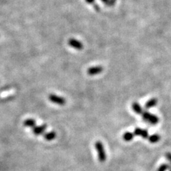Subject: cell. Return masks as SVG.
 I'll use <instances>...</instances> for the list:
<instances>
[{
    "label": "cell",
    "mask_w": 171,
    "mask_h": 171,
    "mask_svg": "<svg viewBox=\"0 0 171 171\" xmlns=\"http://www.w3.org/2000/svg\"><path fill=\"white\" fill-rule=\"evenodd\" d=\"M68 44H69V46L71 47H72L73 48H76L77 50H81L84 48L83 44L81 43V41H78V40L75 39H70L69 40Z\"/></svg>",
    "instance_id": "277c9868"
},
{
    "label": "cell",
    "mask_w": 171,
    "mask_h": 171,
    "mask_svg": "<svg viewBox=\"0 0 171 171\" xmlns=\"http://www.w3.org/2000/svg\"><path fill=\"white\" fill-rule=\"evenodd\" d=\"M103 70V67L101 66H92V67H90V68L88 69L87 73L90 76H95L102 72Z\"/></svg>",
    "instance_id": "5b68a950"
},
{
    "label": "cell",
    "mask_w": 171,
    "mask_h": 171,
    "mask_svg": "<svg viewBox=\"0 0 171 171\" xmlns=\"http://www.w3.org/2000/svg\"><path fill=\"white\" fill-rule=\"evenodd\" d=\"M24 126L25 127L29 128H34L36 126V121L33 119H26L24 121Z\"/></svg>",
    "instance_id": "30bf717a"
},
{
    "label": "cell",
    "mask_w": 171,
    "mask_h": 171,
    "mask_svg": "<svg viewBox=\"0 0 171 171\" xmlns=\"http://www.w3.org/2000/svg\"><path fill=\"white\" fill-rule=\"evenodd\" d=\"M169 170H170V171H171V167H170V168H169Z\"/></svg>",
    "instance_id": "ffe728a7"
},
{
    "label": "cell",
    "mask_w": 171,
    "mask_h": 171,
    "mask_svg": "<svg viewBox=\"0 0 171 171\" xmlns=\"http://www.w3.org/2000/svg\"><path fill=\"white\" fill-rule=\"evenodd\" d=\"M134 135L136 136H140L143 138H148V132L147 130L142 129V128H137L134 130Z\"/></svg>",
    "instance_id": "52a82bcc"
},
{
    "label": "cell",
    "mask_w": 171,
    "mask_h": 171,
    "mask_svg": "<svg viewBox=\"0 0 171 171\" xmlns=\"http://www.w3.org/2000/svg\"><path fill=\"white\" fill-rule=\"evenodd\" d=\"M157 103H158L157 99L155 98H151V99H150L149 101H148L146 103H145V108L147 109H151V108H152V107L155 106V105H157Z\"/></svg>",
    "instance_id": "9c48e42d"
},
{
    "label": "cell",
    "mask_w": 171,
    "mask_h": 171,
    "mask_svg": "<svg viewBox=\"0 0 171 171\" xmlns=\"http://www.w3.org/2000/svg\"><path fill=\"white\" fill-rule=\"evenodd\" d=\"M166 157L167 159L168 160V161L171 163V153H167L166 154Z\"/></svg>",
    "instance_id": "9a60e30c"
},
{
    "label": "cell",
    "mask_w": 171,
    "mask_h": 171,
    "mask_svg": "<svg viewBox=\"0 0 171 171\" xmlns=\"http://www.w3.org/2000/svg\"><path fill=\"white\" fill-rule=\"evenodd\" d=\"M141 115H142V118L144 121L148 122V123L151 124H153V125L157 124L158 121H159V119H158V116H156L155 115L149 113V112L148 111H143V113L141 114Z\"/></svg>",
    "instance_id": "7a4b0ae2"
},
{
    "label": "cell",
    "mask_w": 171,
    "mask_h": 171,
    "mask_svg": "<svg viewBox=\"0 0 171 171\" xmlns=\"http://www.w3.org/2000/svg\"><path fill=\"white\" fill-rule=\"evenodd\" d=\"M134 137V134L131 132H126L123 135V139L125 141H130Z\"/></svg>",
    "instance_id": "4fadbf2b"
},
{
    "label": "cell",
    "mask_w": 171,
    "mask_h": 171,
    "mask_svg": "<svg viewBox=\"0 0 171 171\" xmlns=\"http://www.w3.org/2000/svg\"><path fill=\"white\" fill-rule=\"evenodd\" d=\"M148 141L151 143H155L160 140V136L158 134H153L151 136H148Z\"/></svg>",
    "instance_id": "8fae6325"
},
{
    "label": "cell",
    "mask_w": 171,
    "mask_h": 171,
    "mask_svg": "<svg viewBox=\"0 0 171 171\" xmlns=\"http://www.w3.org/2000/svg\"><path fill=\"white\" fill-rule=\"evenodd\" d=\"M103 3H105L107 6H110V0H101Z\"/></svg>",
    "instance_id": "2e32d148"
},
{
    "label": "cell",
    "mask_w": 171,
    "mask_h": 171,
    "mask_svg": "<svg viewBox=\"0 0 171 171\" xmlns=\"http://www.w3.org/2000/svg\"><path fill=\"white\" fill-rule=\"evenodd\" d=\"M46 128H47L46 124H43V125L40 126H35V127H34L32 128V132L34 134L36 135V136H39V135L42 134L44 131H45Z\"/></svg>",
    "instance_id": "8992f818"
},
{
    "label": "cell",
    "mask_w": 171,
    "mask_h": 171,
    "mask_svg": "<svg viewBox=\"0 0 171 171\" xmlns=\"http://www.w3.org/2000/svg\"><path fill=\"white\" fill-rule=\"evenodd\" d=\"M132 109L134 111L135 113H136L137 114H140V115H141V114L143 113V111H144L143 110L142 107L141 106V105L137 102L133 103Z\"/></svg>",
    "instance_id": "ba28073f"
},
{
    "label": "cell",
    "mask_w": 171,
    "mask_h": 171,
    "mask_svg": "<svg viewBox=\"0 0 171 171\" xmlns=\"http://www.w3.org/2000/svg\"><path fill=\"white\" fill-rule=\"evenodd\" d=\"M44 139H46V141H48L54 140V139L56 138V133L54 131L46 133V134L44 135Z\"/></svg>",
    "instance_id": "7c38bea8"
},
{
    "label": "cell",
    "mask_w": 171,
    "mask_h": 171,
    "mask_svg": "<svg viewBox=\"0 0 171 171\" xmlns=\"http://www.w3.org/2000/svg\"><path fill=\"white\" fill-rule=\"evenodd\" d=\"M94 8L96 11H99V10H100V8H99L98 5H94Z\"/></svg>",
    "instance_id": "d6986e66"
},
{
    "label": "cell",
    "mask_w": 171,
    "mask_h": 171,
    "mask_svg": "<svg viewBox=\"0 0 171 171\" xmlns=\"http://www.w3.org/2000/svg\"><path fill=\"white\" fill-rule=\"evenodd\" d=\"M85 1L88 4H94L95 0H85Z\"/></svg>",
    "instance_id": "e0dca14e"
},
{
    "label": "cell",
    "mask_w": 171,
    "mask_h": 171,
    "mask_svg": "<svg viewBox=\"0 0 171 171\" xmlns=\"http://www.w3.org/2000/svg\"><path fill=\"white\" fill-rule=\"evenodd\" d=\"M48 99L50 101H52V103H55V104L59 105H64L66 104V100L63 98V97L59 96L55 94H50L48 96Z\"/></svg>",
    "instance_id": "3957f363"
},
{
    "label": "cell",
    "mask_w": 171,
    "mask_h": 171,
    "mask_svg": "<svg viewBox=\"0 0 171 171\" xmlns=\"http://www.w3.org/2000/svg\"><path fill=\"white\" fill-rule=\"evenodd\" d=\"M116 3V0H110V6L113 5Z\"/></svg>",
    "instance_id": "ac0fdd59"
},
{
    "label": "cell",
    "mask_w": 171,
    "mask_h": 171,
    "mask_svg": "<svg viewBox=\"0 0 171 171\" xmlns=\"http://www.w3.org/2000/svg\"><path fill=\"white\" fill-rule=\"evenodd\" d=\"M95 148H96L97 153H98L99 161L101 162H105V160H106V154H105L104 146H103V143L101 141H96L95 143Z\"/></svg>",
    "instance_id": "6da1fadb"
},
{
    "label": "cell",
    "mask_w": 171,
    "mask_h": 171,
    "mask_svg": "<svg viewBox=\"0 0 171 171\" xmlns=\"http://www.w3.org/2000/svg\"><path fill=\"white\" fill-rule=\"evenodd\" d=\"M170 168V165L167 164V163H163L160 166L159 168L158 169V171H166L167 170H168L169 168Z\"/></svg>",
    "instance_id": "5bb4252c"
}]
</instances>
